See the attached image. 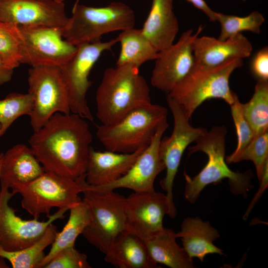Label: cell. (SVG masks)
<instances>
[{"label":"cell","mask_w":268,"mask_h":268,"mask_svg":"<svg viewBox=\"0 0 268 268\" xmlns=\"http://www.w3.org/2000/svg\"><path fill=\"white\" fill-rule=\"evenodd\" d=\"M92 140L86 119L57 113L28 142L45 171L76 180L85 174Z\"/></svg>","instance_id":"obj_1"},{"label":"cell","mask_w":268,"mask_h":268,"mask_svg":"<svg viewBox=\"0 0 268 268\" xmlns=\"http://www.w3.org/2000/svg\"><path fill=\"white\" fill-rule=\"evenodd\" d=\"M227 130L225 126L213 127L195 141L196 144L188 147L189 155L196 152H204L208 161L196 176L190 177L184 173L186 183L185 197L191 203H195L200 193L208 185L228 179L231 191L235 195L247 197L248 192L253 188L251 184L253 174L251 170L245 173L231 170L225 160L226 139Z\"/></svg>","instance_id":"obj_2"},{"label":"cell","mask_w":268,"mask_h":268,"mask_svg":"<svg viewBox=\"0 0 268 268\" xmlns=\"http://www.w3.org/2000/svg\"><path fill=\"white\" fill-rule=\"evenodd\" d=\"M150 103V89L139 68L124 65L105 69L96 92V116L102 125L114 124Z\"/></svg>","instance_id":"obj_3"},{"label":"cell","mask_w":268,"mask_h":268,"mask_svg":"<svg viewBox=\"0 0 268 268\" xmlns=\"http://www.w3.org/2000/svg\"><path fill=\"white\" fill-rule=\"evenodd\" d=\"M243 65V59H230L215 67H204L194 62L189 73L168 94L184 109L191 120L196 110L205 100L221 99L230 106L234 93L229 80L233 72Z\"/></svg>","instance_id":"obj_4"},{"label":"cell","mask_w":268,"mask_h":268,"mask_svg":"<svg viewBox=\"0 0 268 268\" xmlns=\"http://www.w3.org/2000/svg\"><path fill=\"white\" fill-rule=\"evenodd\" d=\"M167 109L150 103L135 108L117 122L98 127L96 136L107 150L131 153L150 143Z\"/></svg>","instance_id":"obj_5"},{"label":"cell","mask_w":268,"mask_h":268,"mask_svg":"<svg viewBox=\"0 0 268 268\" xmlns=\"http://www.w3.org/2000/svg\"><path fill=\"white\" fill-rule=\"evenodd\" d=\"M134 10L126 4L112 2L100 7L74 4L72 15L63 28V37L77 46L100 40L102 35L134 27Z\"/></svg>","instance_id":"obj_6"},{"label":"cell","mask_w":268,"mask_h":268,"mask_svg":"<svg viewBox=\"0 0 268 268\" xmlns=\"http://www.w3.org/2000/svg\"><path fill=\"white\" fill-rule=\"evenodd\" d=\"M81 178L82 200L87 204L90 220L82 235L91 244L105 254L116 238L126 231V198L112 191H95L84 186Z\"/></svg>","instance_id":"obj_7"},{"label":"cell","mask_w":268,"mask_h":268,"mask_svg":"<svg viewBox=\"0 0 268 268\" xmlns=\"http://www.w3.org/2000/svg\"><path fill=\"white\" fill-rule=\"evenodd\" d=\"M82 176L74 180L45 171L32 181L10 189L14 195H20L22 207L34 218L38 219L42 214L48 217L53 208L69 209L81 201Z\"/></svg>","instance_id":"obj_8"},{"label":"cell","mask_w":268,"mask_h":268,"mask_svg":"<svg viewBox=\"0 0 268 268\" xmlns=\"http://www.w3.org/2000/svg\"><path fill=\"white\" fill-rule=\"evenodd\" d=\"M27 79L28 93L33 100V108L29 117L34 132L41 128L55 113H71L68 90L60 67H31Z\"/></svg>","instance_id":"obj_9"},{"label":"cell","mask_w":268,"mask_h":268,"mask_svg":"<svg viewBox=\"0 0 268 268\" xmlns=\"http://www.w3.org/2000/svg\"><path fill=\"white\" fill-rule=\"evenodd\" d=\"M166 101L173 117L174 127L170 136L162 137L159 152L166 170L165 177L160 182L161 188L166 192L168 215L174 218L177 214L173 197V184L181 160L187 147L207 130L201 127H194L190 123L183 107L167 96Z\"/></svg>","instance_id":"obj_10"},{"label":"cell","mask_w":268,"mask_h":268,"mask_svg":"<svg viewBox=\"0 0 268 268\" xmlns=\"http://www.w3.org/2000/svg\"><path fill=\"white\" fill-rule=\"evenodd\" d=\"M117 38L80 44L71 59L61 68L69 97L71 113L91 122L93 117L86 100L87 91L92 84L88 79L91 70L102 54L118 43Z\"/></svg>","instance_id":"obj_11"},{"label":"cell","mask_w":268,"mask_h":268,"mask_svg":"<svg viewBox=\"0 0 268 268\" xmlns=\"http://www.w3.org/2000/svg\"><path fill=\"white\" fill-rule=\"evenodd\" d=\"M17 26L22 39L21 63L62 68L77 50L76 46L64 39L63 28Z\"/></svg>","instance_id":"obj_12"},{"label":"cell","mask_w":268,"mask_h":268,"mask_svg":"<svg viewBox=\"0 0 268 268\" xmlns=\"http://www.w3.org/2000/svg\"><path fill=\"white\" fill-rule=\"evenodd\" d=\"M14 195L9 189L1 187L0 190V246L7 251H15L29 246L38 241L50 224L63 219L69 209L59 208L50 215L48 220H24L16 214V210L9 205Z\"/></svg>","instance_id":"obj_13"},{"label":"cell","mask_w":268,"mask_h":268,"mask_svg":"<svg viewBox=\"0 0 268 268\" xmlns=\"http://www.w3.org/2000/svg\"><path fill=\"white\" fill-rule=\"evenodd\" d=\"M203 29L195 34L192 29L184 32L175 43L159 52L150 78L151 85L168 94L189 73L194 64L193 42Z\"/></svg>","instance_id":"obj_14"},{"label":"cell","mask_w":268,"mask_h":268,"mask_svg":"<svg viewBox=\"0 0 268 268\" xmlns=\"http://www.w3.org/2000/svg\"><path fill=\"white\" fill-rule=\"evenodd\" d=\"M126 230L143 241L162 231L163 218L168 214L165 194L155 191L134 192L125 199Z\"/></svg>","instance_id":"obj_15"},{"label":"cell","mask_w":268,"mask_h":268,"mask_svg":"<svg viewBox=\"0 0 268 268\" xmlns=\"http://www.w3.org/2000/svg\"><path fill=\"white\" fill-rule=\"evenodd\" d=\"M168 127L166 119L158 127L149 145L139 155L126 174L119 179L99 186H90L85 181L84 186L95 191H112L119 188L130 189L134 192L155 191V180L158 174L165 169V164L159 154V145Z\"/></svg>","instance_id":"obj_16"},{"label":"cell","mask_w":268,"mask_h":268,"mask_svg":"<svg viewBox=\"0 0 268 268\" xmlns=\"http://www.w3.org/2000/svg\"><path fill=\"white\" fill-rule=\"evenodd\" d=\"M68 18L63 2L55 0H0V21L25 26L64 28Z\"/></svg>","instance_id":"obj_17"},{"label":"cell","mask_w":268,"mask_h":268,"mask_svg":"<svg viewBox=\"0 0 268 268\" xmlns=\"http://www.w3.org/2000/svg\"><path fill=\"white\" fill-rule=\"evenodd\" d=\"M194 62L204 67H215L233 58L244 59L252 52L251 42L242 33L225 41L207 36H197L193 42Z\"/></svg>","instance_id":"obj_18"},{"label":"cell","mask_w":268,"mask_h":268,"mask_svg":"<svg viewBox=\"0 0 268 268\" xmlns=\"http://www.w3.org/2000/svg\"><path fill=\"white\" fill-rule=\"evenodd\" d=\"M146 147L131 153L99 151L91 148L85 172L86 183L99 186L118 180L126 174Z\"/></svg>","instance_id":"obj_19"},{"label":"cell","mask_w":268,"mask_h":268,"mask_svg":"<svg viewBox=\"0 0 268 268\" xmlns=\"http://www.w3.org/2000/svg\"><path fill=\"white\" fill-rule=\"evenodd\" d=\"M45 170L30 147L18 144L3 153L0 171L1 187L28 183L39 177Z\"/></svg>","instance_id":"obj_20"},{"label":"cell","mask_w":268,"mask_h":268,"mask_svg":"<svg viewBox=\"0 0 268 268\" xmlns=\"http://www.w3.org/2000/svg\"><path fill=\"white\" fill-rule=\"evenodd\" d=\"M174 0H152L148 16L141 29L143 34L159 52L174 43L179 31L173 11Z\"/></svg>","instance_id":"obj_21"},{"label":"cell","mask_w":268,"mask_h":268,"mask_svg":"<svg viewBox=\"0 0 268 268\" xmlns=\"http://www.w3.org/2000/svg\"><path fill=\"white\" fill-rule=\"evenodd\" d=\"M175 235L177 238H181L183 248L192 259L196 258L203 262L205 257L209 254L225 255L223 251L213 244L220 237L218 230L209 222L199 217L185 218L180 231Z\"/></svg>","instance_id":"obj_22"},{"label":"cell","mask_w":268,"mask_h":268,"mask_svg":"<svg viewBox=\"0 0 268 268\" xmlns=\"http://www.w3.org/2000/svg\"><path fill=\"white\" fill-rule=\"evenodd\" d=\"M105 261L119 268H157L144 242L126 230L120 234L105 254Z\"/></svg>","instance_id":"obj_23"},{"label":"cell","mask_w":268,"mask_h":268,"mask_svg":"<svg viewBox=\"0 0 268 268\" xmlns=\"http://www.w3.org/2000/svg\"><path fill=\"white\" fill-rule=\"evenodd\" d=\"M175 234L172 230L164 228L158 234L143 241L150 258L156 264L171 268H194L193 259L178 245Z\"/></svg>","instance_id":"obj_24"},{"label":"cell","mask_w":268,"mask_h":268,"mask_svg":"<svg viewBox=\"0 0 268 268\" xmlns=\"http://www.w3.org/2000/svg\"><path fill=\"white\" fill-rule=\"evenodd\" d=\"M121 51L116 66L130 65L136 68L149 61L155 60L158 52L143 34L134 27L122 31L117 37Z\"/></svg>","instance_id":"obj_25"},{"label":"cell","mask_w":268,"mask_h":268,"mask_svg":"<svg viewBox=\"0 0 268 268\" xmlns=\"http://www.w3.org/2000/svg\"><path fill=\"white\" fill-rule=\"evenodd\" d=\"M69 210L70 214L66 224L61 232L57 233L49 252L45 255L38 268H43L63 249L74 246L76 238L82 234L88 224L90 218L89 210L83 200Z\"/></svg>","instance_id":"obj_26"},{"label":"cell","mask_w":268,"mask_h":268,"mask_svg":"<svg viewBox=\"0 0 268 268\" xmlns=\"http://www.w3.org/2000/svg\"><path fill=\"white\" fill-rule=\"evenodd\" d=\"M58 232L52 223L38 241L24 249L7 251L0 246V256L9 261L13 268H38L45 256L44 250L52 245Z\"/></svg>","instance_id":"obj_27"},{"label":"cell","mask_w":268,"mask_h":268,"mask_svg":"<svg viewBox=\"0 0 268 268\" xmlns=\"http://www.w3.org/2000/svg\"><path fill=\"white\" fill-rule=\"evenodd\" d=\"M241 108L254 136L268 131V80H258L252 98L241 103Z\"/></svg>","instance_id":"obj_28"},{"label":"cell","mask_w":268,"mask_h":268,"mask_svg":"<svg viewBox=\"0 0 268 268\" xmlns=\"http://www.w3.org/2000/svg\"><path fill=\"white\" fill-rule=\"evenodd\" d=\"M217 21L221 26L220 33L217 39L224 41L243 31H248L259 34L261 27L265 22V18L261 13L257 11H252L244 17L217 12Z\"/></svg>","instance_id":"obj_29"},{"label":"cell","mask_w":268,"mask_h":268,"mask_svg":"<svg viewBox=\"0 0 268 268\" xmlns=\"http://www.w3.org/2000/svg\"><path fill=\"white\" fill-rule=\"evenodd\" d=\"M22 39L17 25L0 21V58L11 69L21 64Z\"/></svg>","instance_id":"obj_30"},{"label":"cell","mask_w":268,"mask_h":268,"mask_svg":"<svg viewBox=\"0 0 268 268\" xmlns=\"http://www.w3.org/2000/svg\"><path fill=\"white\" fill-rule=\"evenodd\" d=\"M225 160L228 164L243 160L252 161L260 183L265 169L268 165V131L254 136L241 151L233 156H226Z\"/></svg>","instance_id":"obj_31"},{"label":"cell","mask_w":268,"mask_h":268,"mask_svg":"<svg viewBox=\"0 0 268 268\" xmlns=\"http://www.w3.org/2000/svg\"><path fill=\"white\" fill-rule=\"evenodd\" d=\"M33 108V100L29 93H11L0 99V125L3 134L20 117L29 116Z\"/></svg>","instance_id":"obj_32"},{"label":"cell","mask_w":268,"mask_h":268,"mask_svg":"<svg viewBox=\"0 0 268 268\" xmlns=\"http://www.w3.org/2000/svg\"><path fill=\"white\" fill-rule=\"evenodd\" d=\"M232 119L235 126L237 136V146L231 156L241 151L254 137L253 132L242 113L241 103L236 93H234V102L230 105Z\"/></svg>","instance_id":"obj_33"},{"label":"cell","mask_w":268,"mask_h":268,"mask_svg":"<svg viewBox=\"0 0 268 268\" xmlns=\"http://www.w3.org/2000/svg\"><path fill=\"white\" fill-rule=\"evenodd\" d=\"M44 268H90L87 256L74 246L60 251Z\"/></svg>","instance_id":"obj_34"},{"label":"cell","mask_w":268,"mask_h":268,"mask_svg":"<svg viewBox=\"0 0 268 268\" xmlns=\"http://www.w3.org/2000/svg\"><path fill=\"white\" fill-rule=\"evenodd\" d=\"M253 74L260 80H268V47L260 49L254 57L251 63Z\"/></svg>","instance_id":"obj_35"},{"label":"cell","mask_w":268,"mask_h":268,"mask_svg":"<svg viewBox=\"0 0 268 268\" xmlns=\"http://www.w3.org/2000/svg\"><path fill=\"white\" fill-rule=\"evenodd\" d=\"M260 187L259 189V191L256 193L255 196L253 198V200L251 201V203L250 204L248 209H247L244 215L243 219H247L248 216L249 215V213L255 204L257 203L258 201L260 199L262 196L264 192L266 190L268 186V165H267L265 169L264 172L261 179V182H260Z\"/></svg>","instance_id":"obj_36"},{"label":"cell","mask_w":268,"mask_h":268,"mask_svg":"<svg viewBox=\"0 0 268 268\" xmlns=\"http://www.w3.org/2000/svg\"><path fill=\"white\" fill-rule=\"evenodd\" d=\"M207 15L211 22L217 21V12L212 10L204 0H187Z\"/></svg>","instance_id":"obj_37"},{"label":"cell","mask_w":268,"mask_h":268,"mask_svg":"<svg viewBox=\"0 0 268 268\" xmlns=\"http://www.w3.org/2000/svg\"><path fill=\"white\" fill-rule=\"evenodd\" d=\"M13 72V70L6 67L0 58V85L11 80Z\"/></svg>","instance_id":"obj_38"},{"label":"cell","mask_w":268,"mask_h":268,"mask_svg":"<svg viewBox=\"0 0 268 268\" xmlns=\"http://www.w3.org/2000/svg\"><path fill=\"white\" fill-rule=\"evenodd\" d=\"M9 267L7 265L5 261V259L0 256V268H9Z\"/></svg>","instance_id":"obj_39"},{"label":"cell","mask_w":268,"mask_h":268,"mask_svg":"<svg viewBox=\"0 0 268 268\" xmlns=\"http://www.w3.org/2000/svg\"><path fill=\"white\" fill-rule=\"evenodd\" d=\"M3 153H0V171L2 159L3 157Z\"/></svg>","instance_id":"obj_40"},{"label":"cell","mask_w":268,"mask_h":268,"mask_svg":"<svg viewBox=\"0 0 268 268\" xmlns=\"http://www.w3.org/2000/svg\"><path fill=\"white\" fill-rule=\"evenodd\" d=\"M3 134L1 130V126L0 125V137Z\"/></svg>","instance_id":"obj_41"},{"label":"cell","mask_w":268,"mask_h":268,"mask_svg":"<svg viewBox=\"0 0 268 268\" xmlns=\"http://www.w3.org/2000/svg\"><path fill=\"white\" fill-rule=\"evenodd\" d=\"M56 0L57 1H60V2H63V1H64V0ZM78 0H77V1H76V2H75V4H77Z\"/></svg>","instance_id":"obj_42"}]
</instances>
